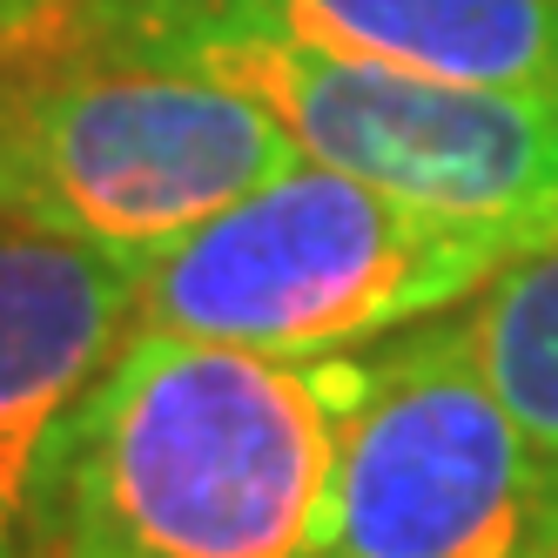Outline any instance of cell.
Masks as SVG:
<instances>
[{
	"mask_svg": "<svg viewBox=\"0 0 558 558\" xmlns=\"http://www.w3.org/2000/svg\"><path fill=\"white\" fill-rule=\"evenodd\" d=\"M364 356L135 330L48 437L21 558H316Z\"/></svg>",
	"mask_w": 558,
	"mask_h": 558,
	"instance_id": "1",
	"label": "cell"
},
{
	"mask_svg": "<svg viewBox=\"0 0 558 558\" xmlns=\"http://www.w3.org/2000/svg\"><path fill=\"white\" fill-rule=\"evenodd\" d=\"M538 235L437 216L324 162H290L142 269L135 330L337 356L464 303Z\"/></svg>",
	"mask_w": 558,
	"mask_h": 558,
	"instance_id": "2",
	"label": "cell"
},
{
	"mask_svg": "<svg viewBox=\"0 0 558 558\" xmlns=\"http://www.w3.org/2000/svg\"><path fill=\"white\" fill-rule=\"evenodd\" d=\"M290 162L303 155L263 101L175 61L74 54L0 74V203L129 269Z\"/></svg>",
	"mask_w": 558,
	"mask_h": 558,
	"instance_id": "3",
	"label": "cell"
},
{
	"mask_svg": "<svg viewBox=\"0 0 558 558\" xmlns=\"http://www.w3.org/2000/svg\"><path fill=\"white\" fill-rule=\"evenodd\" d=\"M101 54L175 61L263 101L303 162L464 222L558 229V88H477L229 27H148Z\"/></svg>",
	"mask_w": 558,
	"mask_h": 558,
	"instance_id": "4",
	"label": "cell"
},
{
	"mask_svg": "<svg viewBox=\"0 0 558 558\" xmlns=\"http://www.w3.org/2000/svg\"><path fill=\"white\" fill-rule=\"evenodd\" d=\"M558 458L477 377L451 316L364 356L316 558H545Z\"/></svg>",
	"mask_w": 558,
	"mask_h": 558,
	"instance_id": "5",
	"label": "cell"
},
{
	"mask_svg": "<svg viewBox=\"0 0 558 558\" xmlns=\"http://www.w3.org/2000/svg\"><path fill=\"white\" fill-rule=\"evenodd\" d=\"M148 27H229L477 88H558V0H95L88 48Z\"/></svg>",
	"mask_w": 558,
	"mask_h": 558,
	"instance_id": "6",
	"label": "cell"
},
{
	"mask_svg": "<svg viewBox=\"0 0 558 558\" xmlns=\"http://www.w3.org/2000/svg\"><path fill=\"white\" fill-rule=\"evenodd\" d=\"M142 269L0 203V525H21L48 437L135 330Z\"/></svg>",
	"mask_w": 558,
	"mask_h": 558,
	"instance_id": "7",
	"label": "cell"
},
{
	"mask_svg": "<svg viewBox=\"0 0 558 558\" xmlns=\"http://www.w3.org/2000/svg\"><path fill=\"white\" fill-rule=\"evenodd\" d=\"M458 337L498 404L558 458V229L525 243L458 303Z\"/></svg>",
	"mask_w": 558,
	"mask_h": 558,
	"instance_id": "8",
	"label": "cell"
},
{
	"mask_svg": "<svg viewBox=\"0 0 558 558\" xmlns=\"http://www.w3.org/2000/svg\"><path fill=\"white\" fill-rule=\"evenodd\" d=\"M0 558H21V545H14V525H0Z\"/></svg>",
	"mask_w": 558,
	"mask_h": 558,
	"instance_id": "9",
	"label": "cell"
},
{
	"mask_svg": "<svg viewBox=\"0 0 558 558\" xmlns=\"http://www.w3.org/2000/svg\"><path fill=\"white\" fill-rule=\"evenodd\" d=\"M545 558H558V545H551V551H545Z\"/></svg>",
	"mask_w": 558,
	"mask_h": 558,
	"instance_id": "10",
	"label": "cell"
}]
</instances>
